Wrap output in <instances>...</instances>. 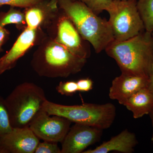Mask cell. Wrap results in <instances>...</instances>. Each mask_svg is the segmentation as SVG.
I'll return each mask as SVG.
<instances>
[{
  "instance_id": "cell-1",
  "label": "cell",
  "mask_w": 153,
  "mask_h": 153,
  "mask_svg": "<svg viewBox=\"0 0 153 153\" xmlns=\"http://www.w3.org/2000/svg\"><path fill=\"white\" fill-rule=\"evenodd\" d=\"M105 51L122 73L149 78L153 64V33L145 31L125 41H114Z\"/></svg>"
},
{
  "instance_id": "cell-2",
  "label": "cell",
  "mask_w": 153,
  "mask_h": 153,
  "mask_svg": "<svg viewBox=\"0 0 153 153\" xmlns=\"http://www.w3.org/2000/svg\"><path fill=\"white\" fill-rule=\"evenodd\" d=\"M59 9L71 20L84 40L90 43L99 53L114 41L108 21L99 17L79 1L57 0Z\"/></svg>"
},
{
  "instance_id": "cell-3",
  "label": "cell",
  "mask_w": 153,
  "mask_h": 153,
  "mask_svg": "<svg viewBox=\"0 0 153 153\" xmlns=\"http://www.w3.org/2000/svg\"><path fill=\"white\" fill-rule=\"evenodd\" d=\"M35 53L31 65L41 76L56 78L67 77L81 71L86 59L70 52L53 38L44 42Z\"/></svg>"
},
{
  "instance_id": "cell-4",
  "label": "cell",
  "mask_w": 153,
  "mask_h": 153,
  "mask_svg": "<svg viewBox=\"0 0 153 153\" xmlns=\"http://www.w3.org/2000/svg\"><path fill=\"white\" fill-rule=\"evenodd\" d=\"M47 100L42 88L32 82L17 85L5 99L13 128L28 127Z\"/></svg>"
},
{
  "instance_id": "cell-5",
  "label": "cell",
  "mask_w": 153,
  "mask_h": 153,
  "mask_svg": "<svg viewBox=\"0 0 153 153\" xmlns=\"http://www.w3.org/2000/svg\"><path fill=\"white\" fill-rule=\"evenodd\" d=\"M43 109L50 115L66 118L71 122L105 129L112 125L116 115V108L111 103L103 104L83 103L67 105L47 100Z\"/></svg>"
},
{
  "instance_id": "cell-6",
  "label": "cell",
  "mask_w": 153,
  "mask_h": 153,
  "mask_svg": "<svg viewBox=\"0 0 153 153\" xmlns=\"http://www.w3.org/2000/svg\"><path fill=\"white\" fill-rule=\"evenodd\" d=\"M107 12L114 41H125L146 31L137 7V0H114Z\"/></svg>"
},
{
  "instance_id": "cell-7",
  "label": "cell",
  "mask_w": 153,
  "mask_h": 153,
  "mask_svg": "<svg viewBox=\"0 0 153 153\" xmlns=\"http://www.w3.org/2000/svg\"><path fill=\"white\" fill-rule=\"evenodd\" d=\"M52 116L42 108L33 119L29 127L39 139L61 143L68 133L72 122L62 117Z\"/></svg>"
},
{
  "instance_id": "cell-8",
  "label": "cell",
  "mask_w": 153,
  "mask_h": 153,
  "mask_svg": "<svg viewBox=\"0 0 153 153\" xmlns=\"http://www.w3.org/2000/svg\"><path fill=\"white\" fill-rule=\"evenodd\" d=\"M57 16V31L54 40L63 45L74 55L87 59L90 50L71 20L62 12Z\"/></svg>"
},
{
  "instance_id": "cell-9",
  "label": "cell",
  "mask_w": 153,
  "mask_h": 153,
  "mask_svg": "<svg viewBox=\"0 0 153 153\" xmlns=\"http://www.w3.org/2000/svg\"><path fill=\"white\" fill-rule=\"evenodd\" d=\"M102 131L103 129L95 127L75 123L61 142V153H82L100 140Z\"/></svg>"
},
{
  "instance_id": "cell-10",
  "label": "cell",
  "mask_w": 153,
  "mask_h": 153,
  "mask_svg": "<svg viewBox=\"0 0 153 153\" xmlns=\"http://www.w3.org/2000/svg\"><path fill=\"white\" fill-rule=\"evenodd\" d=\"M39 142L29 127L13 128L0 137V145L7 153H34Z\"/></svg>"
},
{
  "instance_id": "cell-11",
  "label": "cell",
  "mask_w": 153,
  "mask_h": 153,
  "mask_svg": "<svg viewBox=\"0 0 153 153\" xmlns=\"http://www.w3.org/2000/svg\"><path fill=\"white\" fill-rule=\"evenodd\" d=\"M57 0H43L25 8L27 27L41 30L52 25L58 16Z\"/></svg>"
},
{
  "instance_id": "cell-12",
  "label": "cell",
  "mask_w": 153,
  "mask_h": 153,
  "mask_svg": "<svg viewBox=\"0 0 153 153\" xmlns=\"http://www.w3.org/2000/svg\"><path fill=\"white\" fill-rule=\"evenodd\" d=\"M149 78L122 73L113 80L109 88L110 98L116 100L120 104L138 91L148 87Z\"/></svg>"
},
{
  "instance_id": "cell-13",
  "label": "cell",
  "mask_w": 153,
  "mask_h": 153,
  "mask_svg": "<svg viewBox=\"0 0 153 153\" xmlns=\"http://www.w3.org/2000/svg\"><path fill=\"white\" fill-rule=\"evenodd\" d=\"M39 30L26 27L11 49L0 58V75L14 68L18 60L35 44Z\"/></svg>"
},
{
  "instance_id": "cell-14",
  "label": "cell",
  "mask_w": 153,
  "mask_h": 153,
  "mask_svg": "<svg viewBox=\"0 0 153 153\" xmlns=\"http://www.w3.org/2000/svg\"><path fill=\"white\" fill-rule=\"evenodd\" d=\"M137 144L136 135L126 129L95 149L84 151L82 153H107L112 151L132 153Z\"/></svg>"
},
{
  "instance_id": "cell-15",
  "label": "cell",
  "mask_w": 153,
  "mask_h": 153,
  "mask_svg": "<svg viewBox=\"0 0 153 153\" xmlns=\"http://www.w3.org/2000/svg\"><path fill=\"white\" fill-rule=\"evenodd\" d=\"M123 105L132 113L134 118H139L153 111V94L148 87L145 88L133 94Z\"/></svg>"
},
{
  "instance_id": "cell-16",
  "label": "cell",
  "mask_w": 153,
  "mask_h": 153,
  "mask_svg": "<svg viewBox=\"0 0 153 153\" xmlns=\"http://www.w3.org/2000/svg\"><path fill=\"white\" fill-rule=\"evenodd\" d=\"M10 24L16 25L18 29L23 28L26 24L25 13L13 7L7 13H0V27Z\"/></svg>"
},
{
  "instance_id": "cell-17",
  "label": "cell",
  "mask_w": 153,
  "mask_h": 153,
  "mask_svg": "<svg viewBox=\"0 0 153 153\" xmlns=\"http://www.w3.org/2000/svg\"><path fill=\"white\" fill-rule=\"evenodd\" d=\"M137 7L145 30L153 33V0H137Z\"/></svg>"
},
{
  "instance_id": "cell-18",
  "label": "cell",
  "mask_w": 153,
  "mask_h": 153,
  "mask_svg": "<svg viewBox=\"0 0 153 153\" xmlns=\"http://www.w3.org/2000/svg\"><path fill=\"white\" fill-rule=\"evenodd\" d=\"M5 99L0 96V137L13 129Z\"/></svg>"
},
{
  "instance_id": "cell-19",
  "label": "cell",
  "mask_w": 153,
  "mask_h": 153,
  "mask_svg": "<svg viewBox=\"0 0 153 153\" xmlns=\"http://www.w3.org/2000/svg\"><path fill=\"white\" fill-rule=\"evenodd\" d=\"M79 1L85 4L97 15L102 11L109 10L112 5L114 0H72Z\"/></svg>"
},
{
  "instance_id": "cell-20",
  "label": "cell",
  "mask_w": 153,
  "mask_h": 153,
  "mask_svg": "<svg viewBox=\"0 0 153 153\" xmlns=\"http://www.w3.org/2000/svg\"><path fill=\"white\" fill-rule=\"evenodd\" d=\"M56 91L61 95L71 96L78 91L76 81L60 82L56 87Z\"/></svg>"
},
{
  "instance_id": "cell-21",
  "label": "cell",
  "mask_w": 153,
  "mask_h": 153,
  "mask_svg": "<svg viewBox=\"0 0 153 153\" xmlns=\"http://www.w3.org/2000/svg\"><path fill=\"white\" fill-rule=\"evenodd\" d=\"M34 153H61L57 143L44 141L39 142Z\"/></svg>"
},
{
  "instance_id": "cell-22",
  "label": "cell",
  "mask_w": 153,
  "mask_h": 153,
  "mask_svg": "<svg viewBox=\"0 0 153 153\" xmlns=\"http://www.w3.org/2000/svg\"><path fill=\"white\" fill-rule=\"evenodd\" d=\"M43 0H0V6L9 5L15 7L27 8Z\"/></svg>"
},
{
  "instance_id": "cell-23",
  "label": "cell",
  "mask_w": 153,
  "mask_h": 153,
  "mask_svg": "<svg viewBox=\"0 0 153 153\" xmlns=\"http://www.w3.org/2000/svg\"><path fill=\"white\" fill-rule=\"evenodd\" d=\"M78 91L87 92L93 88V82L89 78H84L76 81Z\"/></svg>"
},
{
  "instance_id": "cell-24",
  "label": "cell",
  "mask_w": 153,
  "mask_h": 153,
  "mask_svg": "<svg viewBox=\"0 0 153 153\" xmlns=\"http://www.w3.org/2000/svg\"><path fill=\"white\" fill-rule=\"evenodd\" d=\"M10 33L4 27H0V52L3 51L2 47L9 38Z\"/></svg>"
},
{
  "instance_id": "cell-25",
  "label": "cell",
  "mask_w": 153,
  "mask_h": 153,
  "mask_svg": "<svg viewBox=\"0 0 153 153\" xmlns=\"http://www.w3.org/2000/svg\"><path fill=\"white\" fill-rule=\"evenodd\" d=\"M148 88L153 94V64L152 72H151L149 78V82Z\"/></svg>"
},
{
  "instance_id": "cell-26",
  "label": "cell",
  "mask_w": 153,
  "mask_h": 153,
  "mask_svg": "<svg viewBox=\"0 0 153 153\" xmlns=\"http://www.w3.org/2000/svg\"><path fill=\"white\" fill-rule=\"evenodd\" d=\"M0 153H7V151L4 149L0 145Z\"/></svg>"
},
{
  "instance_id": "cell-27",
  "label": "cell",
  "mask_w": 153,
  "mask_h": 153,
  "mask_svg": "<svg viewBox=\"0 0 153 153\" xmlns=\"http://www.w3.org/2000/svg\"><path fill=\"white\" fill-rule=\"evenodd\" d=\"M149 114L151 120H152V125L153 128V111Z\"/></svg>"
},
{
  "instance_id": "cell-28",
  "label": "cell",
  "mask_w": 153,
  "mask_h": 153,
  "mask_svg": "<svg viewBox=\"0 0 153 153\" xmlns=\"http://www.w3.org/2000/svg\"><path fill=\"white\" fill-rule=\"evenodd\" d=\"M115 1H120V0H115Z\"/></svg>"
}]
</instances>
